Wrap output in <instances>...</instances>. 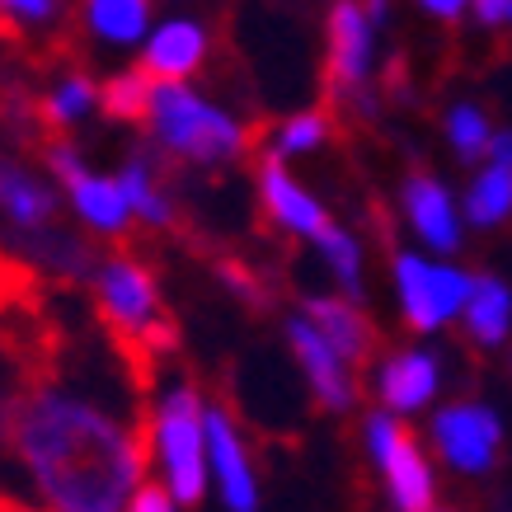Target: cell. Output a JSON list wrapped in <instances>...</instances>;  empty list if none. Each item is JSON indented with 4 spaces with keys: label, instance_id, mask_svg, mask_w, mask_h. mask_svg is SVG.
Wrapping results in <instances>:
<instances>
[{
    "label": "cell",
    "instance_id": "6da1fadb",
    "mask_svg": "<svg viewBox=\"0 0 512 512\" xmlns=\"http://www.w3.org/2000/svg\"><path fill=\"white\" fill-rule=\"evenodd\" d=\"M146 386L94 315L76 334L57 315V348L15 419L10 451L52 512H127L151 461Z\"/></svg>",
    "mask_w": 512,
    "mask_h": 512
},
{
    "label": "cell",
    "instance_id": "7a4b0ae2",
    "mask_svg": "<svg viewBox=\"0 0 512 512\" xmlns=\"http://www.w3.org/2000/svg\"><path fill=\"white\" fill-rule=\"evenodd\" d=\"M94 315L118 343V353L132 362L141 386L151 390L156 381V362L179 348V325L170 320L160 287L151 268L137 264L132 254H109L94 268Z\"/></svg>",
    "mask_w": 512,
    "mask_h": 512
},
{
    "label": "cell",
    "instance_id": "3957f363",
    "mask_svg": "<svg viewBox=\"0 0 512 512\" xmlns=\"http://www.w3.org/2000/svg\"><path fill=\"white\" fill-rule=\"evenodd\" d=\"M146 123L160 151L188 165H226L249 146L245 127L226 109L207 104L198 90H188V80H156Z\"/></svg>",
    "mask_w": 512,
    "mask_h": 512
},
{
    "label": "cell",
    "instance_id": "277c9868",
    "mask_svg": "<svg viewBox=\"0 0 512 512\" xmlns=\"http://www.w3.org/2000/svg\"><path fill=\"white\" fill-rule=\"evenodd\" d=\"M52 348H57V311L33 287L29 296H19L15 306L0 311V461L5 456L15 461V451H10L15 419L33 386L43 381Z\"/></svg>",
    "mask_w": 512,
    "mask_h": 512
},
{
    "label": "cell",
    "instance_id": "5b68a950",
    "mask_svg": "<svg viewBox=\"0 0 512 512\" xmlns=\"http://www.w3.org/2000/svg\"><path fill=\"white\" fill-rule=\"evenodd\" d=\"M207 409H202L198 390L174 386L151 414V456L165 470V489L174 503L198 508L207 494Z\"/></svg>",
    "mask_w": 512,
    "mask_h": 512
},
{
    "label": "cell",
    "instance_id": "8992f818",
    "mask_svg": "<svg viewBox=\"0 0 512 512\" xmlns=\"http://www.w3.org/2000/svg\"><path fill=\"white\" fill-rule=\"evenodd\" d=\"M325 33H329V57H325L329 90L339 99H353L362 109H372L367 104V80H372L376 66V33H381V24L367 15L362 0H334Z\"/></svg>",
    "mask_w": 512,
    "mask_h": 512
},
{
    "label": "cell",
    "instance_id": "52a82bcc",
    "mask_svg": "<svg viewBox=\"0 0 512 512\" xmlns=\"http://www.w3.org/2000/svg\"><path fill=\"white\" fill-rule=\"evenodd\" d=\"M43 160L47 170L62 179L66 198L76 207V217L90 226L94 235H123L132 226V207H127V193L118 179H104V174H94L85 160L76 156V146L62 137H52L43 146Z\"/></svg>",
    "mask_w": 512,
    "mask_h": 512
},
{
    "label": "cell",
    "instance_id": "ba28073f",
    "mask_svg": "<svg viewBox=\"0 0 512 512\" xmlns=\"http://www.w3.org/2000/svg\"><path fill=\"white\" fill-rule=\"evenodd\" d=\"M367 447L372 461L386 470L390 498L400 512H433V470L419 456L414 437L404 433V423L395 414H372L367 419Z\"/></svg>",
    "mask_w": 512,
    "mask_h": 512
},
{
    "label": "cell",
    "instance_id": "9c48e42d",
    "mask_svg": "<svg viewBox=\"0 0 512 512\" xmlns=\"http://www.w3.org/2000/svg\"><path fill=\"white\" fill-rule=\"evenodd\" d=\"M395 282H400V301H404V320L414 329H437L447 325L451 315L466 306L475 278L456 273L447 264H423L414 254H400L395 259Z\"/></svg>",
    "mask_w": 512,
    "mask_h": 512
},
{
    "label": "cell",
    "instance_id": "30bf717a",
    "mask_svg": "<svg viewBox=\"0 0 512 512\" xmlns=\"http://www.w3.org/2000/svg\"><path fill=\"white\" fill-rule=\"evenodd\" d=\"M433 442L461 475H484L494 466L503 428H498L494 409L484 404H451L433 419Z\"/></svg>",
    "mask_w": 512,
    "mask_h": 512
},
{
    "label": "cell",
    "instance_id": "8fae6325",
    "mask_svg": "<svg viewBox=\"0 0 512 512\" xmlns=\"http://www.w3.org/2000/svg\"><path fill=\"white\" fill-rule=\"evenodd\" d=\"M62 212V198L47 174H38L29 160L0 146V217L19 231H38V226H52Z\"/></svg>",
    "mask_w": 512,
    "mask_h": 512
},
{
    "label": "cell",
    "instance_id": "7c38bea8",
    "mask_svg": "<svg viewBox=\"0 0 512 512\" xmlns=\"http://www.w3.org/2000/svg\"><path fill=\"white\" fill-rule=\"evenodd\" d=\"M287 339H292V353H296V362H301L306 381H311L315 400L325 404V409H334V414L353 409L357 390H353V376H348V362H343L339 348H334L311 320H287Z\"/></svg>",
    "mask_w": 512,
    "mask_h": 512
},
{
    "label": "cell",
    "instance_id": "4fadbf2b",
    "mask_svg": "<svg viewBox=\"0 0 512 512\" xmlns=\"http://www.w3.org/2000/svg\"><path fill=\"white\" fill-rule=\"evenodd\" d=\"M207 466L217 470L221 498L231 512H254L259 508V484H254V470H249L245 442L235 433V423L226 409H207Z\"/></svg>",
    "mask_w": 512,
    "mask_h": 512
},
{
    "label": "cell",
    "instance_id": "5bb4252c",
    "mask_svg": "<svg viewBox=\"0 0 512 512\" xmlns=\"http://www.w3.org/2000/svg\"><path fill=\"white\" fill-rule=\"evenodd\" d=\"M19 259L38 273V278H62V282H85L99 268V254L85 235L66 231V226H38V231H19Z\"/></svg>",
    "mask_w": 512,
    "mask_h": 512
},
{
    "label": "cell",
    "instance_id": "9a60e30c",
    "mask_svg": "<svg viewBox=\"0 0 512 512\" xmlns=\"http://www.w3.org/2000/svg\"><path fill=\"white\" fill-rule=\"evenodd\" d=\"M207 47H212V38H207V29H202L198 19L174 15L146 33V43H141V66H146L156 80H188L202 71Z\"/></svg>",
    "mask_w": 512,
    "mask_h": 512
},
{
    "label": "cell",
    "instance_id": "2e32d148",
    "mask_svg": "<svg viewBox=\"0 0 512 512\" xmlns=\"http://www.w3.org/2000/svg\"><path fill=\"white\" fill-rule=\"evenodd\" d=\"M259 193H264V207L268 217L278 221V226H287V231L296 235H325L334 221L325 217V207L306 193V188L296 184L292 174L282 170V156H268L264 165H259Z\"/></svg>",
    "mask_w": 512,
    "mask_h": 512
},
{
    "label": "cell",
    "instance_id": "e0dca14e",
    "mask_svg": "<svg viewBox=\"0 0 512 512\" xmlns=\"http://www.w3.org/2000/svg\"><path fill=\"white\" fill-rule=\"evenodd\" d=\"M404 212H409V221H414V231H419L433 249L451 254V249L461 245L456 207H451L447 188L437 184L433 174H409V184H404Z\"/></svg>",
    "mask_w": 512,
    "mask_h": 512
},
{
    "label": "cell",
    "instance_id": "ac0fdd59",
    "mask_svg": "<svg viewBox=\"0 0 512 512\" xmlns=\"http://www.w3.org/2000/svg\"><path fill=\"white\" fill-rule=\"evenodd\" d=\"M306 320L339 348L348 367H362V362L372 357L376 334H372V325H367V315L357 311L353 301H339V296H311V301H306Z\"/></svg>",
    "mask_w": 512,
    "mask_h": 512
},
{
    "label": "cell",
    "instance_id": "d6986e66",
    "mask_svg": "<svg viewBox=\"0 0 512 512\" xmlns=\"http://www.w3.org/2000/svg\"><path fill=\"white\" fill-rule=\"evenodd\" d=\"M437 395V362L428 353H395L381 367V400L390 414H414Z\"/></svg>",
    "mask_w": 512,
    "mask_h": 512
},
{
    "label": "cell",
    "instance_id": "ffe728a7",
    "mask_svg": "<svg viewBox=\"0 0 512 512\" xmlns=\"http://www.w3.org/2000/svg\"><path fill=\"white\" fill-rule=\"evenodd\" d=\"M151 5L156 0H80V19L99 43L132 47L151 33Z\"/></svg>",
    "mask_w": 512,
    "mask_h": 512
},
{
    "label": "cell",
    "instance_id": "44dd1931",
    "mask_svg": "<svg viewBox=\"0 0 512 512\" xmlns=\"http://www.w3.org/2000/svg\"><path fill=\"white\" fill-rule=\"evenodd\" d=\"M94 104H99V85H94L85 71H66V76L33 104V118H38L43 132H66V127H76Z\"/></svg>",
    "mask_w": 512,
    "mask_h": 512
},
{
    "label": "cell",
    "instance_id": "7402d4cb",
    "mask_svg": "<svg viewBox=\"0 0 512 512\" xmlns=\"http://www.w3.org/2000/svg\"><path fill=\"white\" fill-rule=\"evenodd\" d=\"M461 315H466V329L470 339L484 343V348H494V343L508 339V325H512V292L503 287L498 278H475V287H470L466 306H461Z\"/></svg>",
    "mask_w": 512,
    "mask_h": 512
},
{
    "label": "cell",
    "instance_id": "603a6c76",
    "mask_svg": "<svg viewBox=\"0 0 512 512\" xmlns=\"http://www.w3.org/2000/svg\"><path fill=\"white\" fill-rule=\"evenodd\" d=\"M118 184H123V193H127V207H132V217H141V221H151V226H174V207H170V198H165V184H160V174H156V160L146 156H132L118 170Z\"/></svg>",
    "mask_w": 512,
    "mask_h": 512
},
{
    "label": "cell",
    "instance_id": "cb8c5ba5",
    "mask_svg": "<svg viewBox=\"0 0 512 512\" xmlns=\"http://www.w3.org/2000/svg\"><path fill=\"white\" fill-rule=\"evenodd\" d=\"M151 90H156V76L146 66H132V71H118L99 85V109L118 118V123H146L151 113Z\"/></svg>",
    "mask_w": 512,
    "mask_h": 512
},
{
    "label": "cell",
    "instance_id": "d4e9b609",
    "mask_svg": "<svg viewBox=\"0 0 512 512\" xmlns=\"http://www.w3.org/2000/svg\"><path fill=\"white\" fill-rule=\"evenodd\" d=\"M512 212V170L508 165H489V170L470 184L466 193V217L475 221V226H498V221Z\"/></svg>",
    "mask_w": 512,
    "mask_h": 512
},
{
    "label": "cell",
    "instance_id": "484cf974",
    "mask_svg": "<svg viewBox=\"0 0 512 512\" xmlns=\"http://www.w3.org/2000/svg\"><path fill=\"white\" fill-rule=\"evenodd\" d=\"M447 141L461 160H480L489 156V141H494V127H489V113L480 104H456L447 113Z\"/></svg>",
    "mask_w": 512,
    "mask_h": 512
},
{
    "label": "cell",
    "instance_id": "4316f807",
    "mask_svg": "<svg viewBox=\"0 0 512 512\" xmlns=\"http://www.w3.org/2000/svg\"><path fill=\"white\" fill-rule=\"evenodd\" d=\"M329 113H320V109H306V113H292L287 123L273 132V156H306V151H320L329 141Z\"/></svg>",
    "mask_w": 512,
    "mask_h": 512
},
{
    "label": "cell",
    "instance_id": "83f0119b",
    "mask_svg": "<svg viewBox=\"0 0 512 512\" xmlns=\"http://www.w3.org/2000/svg\"><path fill=\"white\" fill-rule=\"evenodd\" d=\"M315 245H320V254L329 259V273L348 287V292H362V249H357L353 235H343L339 226H329L325 235H315Z\"/></svg>",
    "mask_w": 512,
    "mask_h": 512
},
{
    "label": "cell",
    "instance_id": "f1b7e54d",
    "mask_svg": "<svg viewBox=\"0 0 512 512\" xmlns=\"http://www.w3.org/2000/svg\"><path fill=\"white\" fill-rule=\"evenodd\" d=\"M0 10L10 19V29H47L52 19L62 15V0H0Z\"/></svg>",
    "mask_w": 512,
    "mask_h": 512
},
{
    "label": "cell",
    "instance_id": "f546056e",
    "mask_svg": "<svg viewBox=\"0 0 512 512\" xmlns=\"http://www.w3.org/2000/svg\"><path fill=\"white\" fill-rule=\"evenodd\" d=\"M217 273H221V282H226L231 292H240V296H245L249 306H264V287L254 282V273H249V268H240V264H235V259H221V264H217Z\"/></svg>",
    "mask_w": 512,
    "mask_h": 512
},
{
    "label": "cell",
    "instance_id": "4dcf8cb0",
    "mask_svg": "<svg viewBox=\"0 0 512 512\" xmlns=\"http://www.w3.org/2000/svg\"><path fill=\"white\" fill-rule=\"evenodd\" d=\"M127 512H174V494L165 489V484H137V494H132V503H127Z\"/></svg>",
    "mask_w": 512,
    "mask_h": 512
},
{
    "label": "cell",
    "instance_id": "1f68e13d",
    "mask_svg": "<svg viewBox=\"0 0 512 512\" xmlns=\"http://www.w3.org/2000/svg\"><path fill=\"white\" fill-rule=\"evenodd\" d=\"M470 15L480 19L484 29H508L512 24V0H475Z\"/></svg>",
    "mask_w": 512,
    "mask_h": 512
},
{
    "label": "cell",
    "instance_id": "d6a6232c",
    "mask_svg": "<svg viewBox=\"0 0 512 512\" xmlns=\"http://www.w3.org/2000/svg\"><path fill=\"white\" fill-rule=\"evenodd\" d=\"M419 10L423 15H433V19H442V24H456L461 15L475 10V0H419Z\"/></svg>",
    "mask_w": 512,
    "mask_h": 512
},
{
    "label": "cell",
    "instance_id": "836d02e7",
    "mask_svg": "<svg viewBox=\"0 0 512 512\" xmlns=\"http://www.w3.org/2000/svg\"><path fill=\"white\" fill-rule=\"evenodd\" d=\"M489 160H498V165H508L512 170V132H494V141H489Z\"/></svg>",
    "mask_w": 512,
    "mask_h": 512
},
{
    "label": "cell",
    "instance_id": "e575fe53",
    "mask_svg": "<svg viewBox=\"0 0 512 512\" xmlns=\"http://www.w3.org/2000/svg\"><path fill=\"white\" fill-rule=\"evenodd\" d=\"M0 512H38V508H29V503H19L15 494H5V489H0Z\"/></svg>",
    "mask_w": 512,
    "mask_h": 512
},
{
    "label": "cell",
    "instance_id": "d590c367",
    "mask_svg": "<svg viewBox=\"0 0 512 512\" xmlns=\"http://www.w3.org/2000/svg\"><path fill=\"white\" fill-rule=\"evenodd\" d=\"M0 38H19V33L10 29V19H5V10H0Z\"/></svg>",
    "mask_w": 512,
    "mask_h": 512
}]
</instances>
